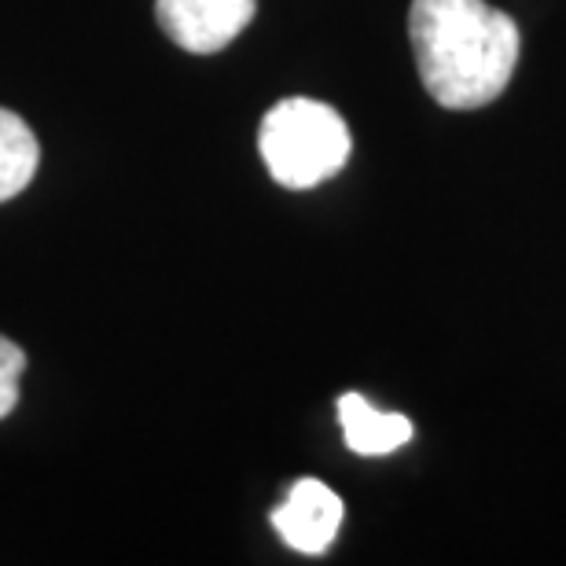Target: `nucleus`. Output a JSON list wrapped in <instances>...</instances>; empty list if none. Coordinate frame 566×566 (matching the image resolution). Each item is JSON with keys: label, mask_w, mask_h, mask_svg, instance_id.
I'll return each mask as SVG.
<instances>
[{"label": "nucleus", "mask_w": 566, "mask_h": 566, "mask_svg": "<svg viewBox=\"0 0 566 566\" xmlns=\"http://www.w3.org/2000/svg\"><path fill=\"white\" fill-rule=\"evenodd\" d=\"M258 151L276 185L305 191L346 166L354 140L335 107L310 96H291L265 111L262 129H258Z\"/></svg>", "instance_id": "nucleus-2"}, {"label": "nucleus", "mask_w": 566, "mask_h": 566, "mask_svg": "<svg viewBox=\"0 0 566 566\" xmlns=\"http://www.w3.org/2000/svg\"><path fill=\"white\" fill-rule=\"evenodd\" d=\"M258 0H155V22L177 49L213 55L251 27Z\"/></svg>", "instance_id": "nucleus-3"}, {"label": "nucleus", "mask_w": 566, "mask_h": 566, "mask_svg": "<svg viewBox=\"0 0 566 566\" xmlns=\"http://www.w3.org/2000/svg\"><path fill=\"white\" fill-rule=\"evenodd\" d=\"M269 523L280 534V541L302 556H321L332 548V541L338 537L343 526V501L335 490H327L316 479H298L291 485L287 501L273 507Z\"/></svg>", "instance_id": "nucleus-4"}, {"label": "nucleus", "mask_w": 566, "mask_h": 566, "mask_svg": "<svg viewBox=\"0 0 566 566\" xmlns=\"http://www.w3.org/2000/svg\"><path fill=\"white\" fill-rule=\"evenodd\" d=\"M409 41L438 107L479 111L501 99L518 63V27L485 0H412Z\"/></svg>", "instance_id": "nucleus-1"}, {"label": "nucleus", "mask_w": 566, "mask_h": 566, "mask_svg": "<svg viewBox=\"0 0 566 566\" xmlns=\"http://www.w3.org/2000/svg\"><path fill=\"white\" fill-rule=\"evenodd\" d=\"M27 371V354L0 335V420L11 416V409L19 405V379Z\"/></svg>", "instance_id": "nucleus-7"}, {"label": "nucleus", "mask_w": 566, "mask_h": 566, "mask_svg": "<svg viewBox=\"0 0 566 566\" xmlns=\"http://www.w3.org/2000/svg\"><path fill=\"white\" fill-rule=\"evenodd\" d=\"M41 163V147L33 129L15 111L0 107V202L15 199L30 185Z\"/></svg>", "instance_id": "nucleus-6"}, {"label": "nucleus", "mask_w": 566, "mask_h": 566, "mask_svg": "<svg viewBox=\"0 0 566 566\" xmlns=\"http://www.w3.org/2000/svg\"><path fill=\"white\" fill-rule=\"evenodd\" d=\"M338 423H343L349 452H357V457H387L416 434L409 416L371 409V401H365L360 394L338 398Z\"/></svg>", "instance_id": "nucleus-5"}]
</instances>
